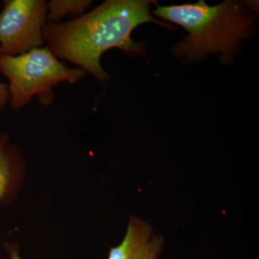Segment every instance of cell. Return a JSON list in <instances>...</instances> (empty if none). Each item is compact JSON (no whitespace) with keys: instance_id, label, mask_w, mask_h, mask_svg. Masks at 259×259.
<instances>
[{"instance_id":"8992f818","label":"cell","mask_w":259,"mask_h":259,"mask_svg":"<svg viewBox=\"0 0 259 259\" xmlns=\"http://www.w3.org/2000/svg\"><path fill=\"white\" fill-rule=\"evenodd\" d=\"M26 175L21 148L10 142L9 136L0 134V205L9 206L18 197Z\"/></svg>"},{"instance_id":"9c48e42d","label":"cell","mask_w":259,"mask_h":259,"mask_svg":"<svg viewBox=\"0 0 259 259\" xmlns=\"http://www.w3.org/2000/svg\"><path fill=\"white\" fill-rule=\"evenodd\" d=\"M1 56L2 54L0 51V61H1ZM9 101H10V95L8 86L0 81V112L4 110L7 103Z\"/></svg>"},{"instance_id":"3957f363","label":"cell","mask_w":259,"mask_h":259,"mask_svg":"<svg viewBox=\"0 0 259 259\" xmlns=\"http://www.w3.org/2000/svg\"><path fill=\"white\" fill-rule=\"evenodd\" d=\"M0 71L9 80L10 104L15 111L28 105L34 96L44 106H50L54 101L53 90L59 83H74L87 74L81 68L65 65L47 47L20 56H2Z\"/></svg>"},{"instance_id":"ba28073f","label":"cell","mask_w":259,"mask_h":259,"mask_svg":"<svg viewBox=\"0 0 259 259\" xmlns=\"http://www.w3.org/2000/svg\"><path fill=\"white\" fill-rule=\"evenodd\" d=\"M4 248L10 259H22L20 254V245L17 242H4Z\"/></svg>"},{"instance_id":"7a4b0ae2","label":"cell","mask_w":259,"mask_h":259,"mask_svg":"<svg viewBox=\"0 0 259 259\" xmlns=\"http://www.w3.org/2000/svg\"><path fill=\"white\" fill-rule=\"evenodd\" d=\"M250 9L239 2L208 6L200 0L194 4L158 7L153 13L188 31V35L174 47L177 57L197 60L209 54H222L228 60L251 32L253 20Z\"/></svg>"},{"instance_id":"52a82bcc","label":"cell","mask_w":259,"mask_h":259,"mask_svg":"<svg viewBox=\"0 0 259 259\" xmlns=\"http://www.w3.org/2000/svg\"><path fill=\"white\" fill-rule=\"evenodd\" d=\"M91 0H51L47 3L49 23H59L65 17L79 18L91 6Z\"/></svg>"},{"instance_id":"5b68a950","label":"cell","mask_w":259,"mask_h":259,"mask_svg":"<svg viewBox=\"0 0 259 259\" xmlns=\"http://www.w3.org/2000/svg\"><path fill=\"white\" fill-rule=\"evenodd\" d=\"M163 244V238L147 223L131 217L123 239L110 248L107 259H158Z\"/></svg>"},{"instance_id":"277c9868","label":"cell","mask_w":259,"mask_h":259,"mask_svg":"<svg viewBox=\"0 0 259 259\" xmlns=\"http://www.w3.org/2000/svg\"><path fill=\"white\" fill-rule=\"evenodd\" d=\"M46 0H6L0 13L2 56H17L44 47L47 24Z\"/></svg>"},{"instance_id":"6da1fadb","label":"cell","mask_w":259,"mask_h":259,"mask_svg":"<svg viewBox=\"0 0 259 259\" xmlns=\"http://www.w3.org/2000/svg\"><path fill=\"white\" fill-rule=\"evenodd\" d=\"M150 8L146 0H107L71 21L46 24L44 44L57 59L71 61L104 82L110 76L100 64L102 54L113 48L141 54L142 44L131 39L133 30L148 22L161 23Z\"/></svg>"}]
</instances>
